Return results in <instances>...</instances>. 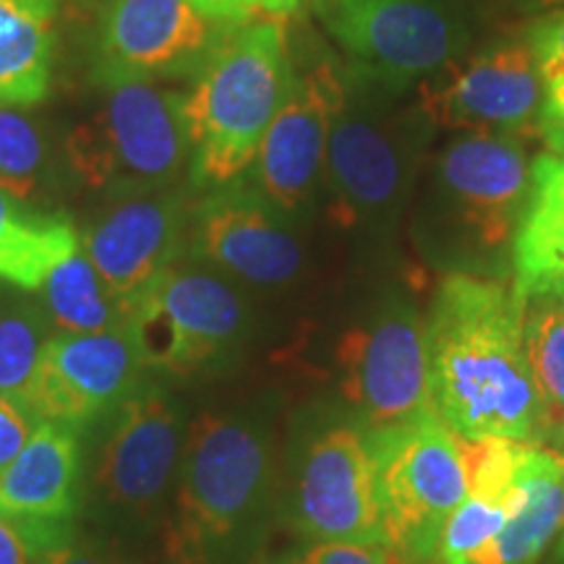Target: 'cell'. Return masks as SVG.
<instances>
[{
	"label": "cell",
	"mask_w": 564,
	"mask_h": 564,
	"mask_svg": "<svg viewBox=\"0 0 564 564\" xmlns=\"http://www.w3.org/2000/svg\"><path fill=\"white\" fill-rule=\"evenodd\" d=\"M436 415L465 440L535 442L546 403L523 343V303L510 288L449 274L426 322Z\"/></svg>",
	"instance_id": "cell-1"
},
{
	"label": "cell",
	"mask_w": 564,
	"mask_h": 564,
	"mask_svg": "<svg viewBox=\"0 0 564 564\" xmlns=\"http://www.w3.org/2000/svg\"><path fill=\"white\" fill-rule=\"evenodd\" d=\"M288 89L282 17L232 24L215 40L192 95L183 97L196 186H225L253 165Z\"/></svg>",
	"instance_id": "cell-2"
},
{
	"label": "cell",
	"mask_w": 564,
	"mask_h": 564,
	"mask_svg": "<svg viewBox=\"0 0 564 564\" xmlns=\"http://www.w3.org/2000/svg\"><path fill=\"white\" fill-rule=\"evenodd\" d=\"M102 89L100 108L68 133V165L84 186L100 192H165L192 152L183 95L154 82H118Z\"/></svg>",
	"instance_id": "cell-3"
},
{
	"label": "cell",
	"mask_w": 564,
	"mask_h": 564,
	"mask_svg": "<svg viewBox=\"0 0 564 564\" xmlns=\"http://www.w3.org/2000/svg\"><path fill=\"white\" fill-rule=\"evenodd\" d=\"M382 514L384 546L408 564L440 560L442 531L468 494L460 442L440 415L366 432Z\"/></svg>",
	"instance_id": "cell-4"
},
{
	"label": "cell",
	"mask_w": 564,
	"mask_h": 564,
	"mask_svg": "<svg viewBox=\"0 0 564 564\" xmlns=\"http://www.w3.org/2000/svg\"><path fill=\"white\" fill-rule=\"evenodd\" d=\"M264 442L246 423L204 413L188 432L167 549L178 564H202L209 546L241 525L262 491Z\"/></svg>",
	"instance_id": "cell-5"
},
{
	"label": "cell",
	"mask_w": 564,
	"mask_h": 564,
	"mask_svg": "<svg viewBox=\"0 0 564 564\" xmlns=\"http://www.w3.org/2000/svg\"><path fill=\"white\" fill-rule=\"evenodd\" d=\"M322 21L352 61L398 84L432 76L470 45L449 0H327Z\"/></svg>",
	"instance_id": "cell-6"
},
{
	"label": "cell",
	"mask_w": 564,
	"mask_h": 564,
	"mask_svg": "<svg viewBox=\"0 0 564 564\" xmlns=\"http://www.w3.org/2000/svg\"><path fill=\"white\" fill-rule=\"evenodd\" d=\"M236 293L212 274L167 267L126 303V335L144 369L199 371L241 333Z\"/></svg>",
	"instance_id": "cell-7"
},
{
	"label": "cell",
	"mask_w": 564,
	"mask_h": 564,
	"mask_svg": "<svg viewBox=\"0 0 564 564\" xmlns=\"http://www.w3.org/2000/svg\"><path fill=\"white\" fill-rule=\"evenodd\" d=\"M343 392L366 423L382 432L434 419L426 327L405 303L352 327L337 345Z\"/></svg>",
	"instance_id": "cell-8"
},
{
	"label": "cell",
	"mask_w": 564,
	"mask_h": 564,
	"mask_svg": "<svg viewBox=\"0 0 564 564\" xmlns=\"http://www.w3.org/2000/svg\"><path fill=\"white\" fill-rule=\"evenodd\" d=\"M421 112L442 129L541 137L544 82L531 45L497 42L434 70L419 87Z\"/></svg>",
	"instance_id": "cell-9"
},
{
	"label": "cell",
	"mask_w": 564,
	"mask_h": 564,
	"mask_svg": "<svg viewBox=\"0 0 564 564\" xmlns=\"http://www.w3.org/2000/svg\"><path fill=\"white\" fill-rule=\"evenodd\" d=\"M295 520L303 535L337 544H384L377 468L356 426H333L316 436L301 465Z\"/></svg>",
	"instance_id": "cell-10"
},
{
	"label": "cell",
	"mask_w": 564,
	"mask_h": 564,
	"mask_svg": "<svg viewBox=\"0 0 564 564\" xmlns=\"http://www.w3.org/2000/svg\"><path fill=\"white\" fill-rule=\"evenodd\" d=\"M141 369L126 329L51 337L26 411L37 423L51 421L82 432L139 390Z\"/></svg>",
	"instance_id": "cell-11"
},
{
	"label": "cell",
	"mask_w": 564,
	"mask_h": 564,
	"mask_svg": "<svg viewBox=\"0 0 564 564\" xmlns=\"http://www.w3.org/2000/svg\"><path fill=\"white\" fill-rule=\"evenodd\" d=\"M212 19L188 0H112L100 30L95 82H154L202 66L215 45Z\"/></svg>",
	"instance_id": "cell-12"
},
{
	"label": "cell",
	"mask_w": 564,
	"mask_h": 564,
	"mask_svg": "<svg viewBox=\"0 0 564 564\" xmlns=\"http://www.w3.org/2000/svg\"><path fill=\"white\" fill-rule=\"evenodd\" d=\"M188 212L183 194H133L79 236L82 251L123 303V312L186 249Z\"/></svg>",
	"instance_id": "cell-13"
},
{
	"label": "cell",
	"mask_w": 564,
	"mask_h": 564,
	"mask_svg": "<svg viewBox=\"0 0 564 564\" xmlns=\"http://www.w3.org/2000/svg\"><path fill=\"white\" fill-rule=\"evenodd\" d=\"M345 105L348 95L333 63H319L291 84L257 154L259 186L280 209H299L312 192L329 131Z\"/></svg>",
	"instance_id": "cell-14"
},
{
	"label": "cell",
	"mask_w": 564,
	"mask_h": 564,
	"mask_svg": "<svg viewBox=\"0 0 564 564\" xmlns=\"http://www.w3.org/2000/svg\"><path fill=\"white\" fill-rule=\"evenodd\" d=\"M525 139L514 133H470L455 139L440 158L444 192L478 243L497 249L512 238L523 217L531 167Z\"/></svg>",
	"instance_id": "cell-15"
},
{
	"label": "cell",
	"mask_w": 564,
	"mask_h": 564,
	"mask_svg": "<svg viewBox=\"0 0 564 564\" xmlns=\"http://www.w3.org/2000/svg\"><path fill=\"white\" fill-rule=\"evenodd\" d=\"M181 421L165 392L139 387L116 408L95 484L105 502L147 512L160 502L178 463Z\"/></svg>",
	"instance_id": "cell-16"
},
{
	"label": "cell",
	"mask_w": 564,
	"mask_h": 564,
	"mask_svg": "<svg viewBox=\"0 0 564 564\" xmlns=\"http://www.w3.org/2000/svg\"><path fill=\"white\" fill-rule=\"evenodd\" d=\"M188 246L194 257L259 285L293 280L303 262L299 241L272 220L262 199L228 183L188 212Z\"/></svg>",
	"instance_id": "cell-17"
},
{
	"label": "cell",
	"mask_w": 564,
	"mask_h": 564,
	"mask_svg": "<svg viewBox=\"0 0 564 564\" xmlns=\"http://www.w3.org/2000/svg\"><path fill=\"white\" fill-rule=\"evenodd\" d=\"M564 528V455L525 442L507 523L468 564H535Z\"/></svg>",
	"instance_id": "cell-18"
},
{
	"label": "cell",
	"mask_w": 564,
	"mask_h": 564,
	"mask_svg": "<svg viewBox=\"0 0 564 564\" xmlns=\"http://www.w3.org/2000/svg\"><path fill=\"white\" fill-rule=\"evenodd\" d=\"M514 299H564V158L549 152L531 165V188L514 238Z\"/></svg>",
	"instance_id": "cell-19"
},
{
	"label": "cell",
	"mask_w": 564,
	"mask_h": 564,
	"mask_svg": "<svg viewBox=\"0 0 564 564\" xmlns=\"http://www.w3.org/2000/svg\"><path fill=\"white\" fill-rule=\"evenodd\" d=\"M79 502V444L61 423H40L17 460L0 474V512L70 520Z\"/></svg>",
	"instance_id": "cell-20"
},
{
	"label": "cell",
	"mask_w": 564,
	"mask_h": 564,
	"mask_svg": "<svg viewBox=\"0 0 564 564\" xmlns=\"http://www.w3.org/2000/svg\"><path fill=\"white\" fill-rule=\"evenodd\" d=\"M327 162L343 207L377 212L390 207L405 186L408 162L398 137L345 105L327 139Z\"/></svg>",
	"instance_id": "cell-21"
},
{
	"label": "cell",
	"mask_w": 564,
	"mask_h": 564,
	"mask_svg": "<svg viewBox=\"0 0 564 564\" xmlns=\"http://www.w3.org/2000/svg\"><path fill=\"white\" fill-rule=\"evenodd\" d=\"M58 0H0V102H42L53 84Z\"/></svg>",
	"instance_id": "cell-22"
},
{
	"label": "cell",
	"mask_w": 564,
	"mask_h": 564,
	"mask_svg": "<svg viewBox=\"0 0 564 564\" xmlns=\"http://www.w3.org/2000/svg\"><path fill=\"white\" fill-rule=\"evenodd\" d=\"M79 249V232L66 215L30 209L0 188V282L40 291L63 259Z\"/></svg>",
	"instance_id": "cell-23"
},
{
	"label": "cell",
	"mask_w": 564,
	"mask_h": 564,
	"mask_svg": "<svg viewBox=\"0 0 564 564\" xmlns=\"http://www.w3.org/2000/svg\"><path fill=\"white\" fill-rule=\"evenodd\" d=\"M42 306L63 335L118 333L126 327L123 303L112 295L82 246L42 282Z\"/></svg>",
	"instance_id": "cell-24"
},
{
	"label": "cell",
	"mask_w": 564,
	"mask_h": 564,
	"mask_svg": "<svg viewBox=\"0 0 564 564\" xmlns=\"http://www.w3.org/2000/svg\"><path fill=\"white\" fill-rule=\"evenodd\" d=\"M523 343L533 379L546 403V432L564 426V299L523 303Z\"/></svg>",
	"instance_id": "cell-25"
},
{
	"label": "cell",
	"mask_w": 564,
	"mask_h": 564,
	"mask_svg": "<svg viewBox=\"0 0 564 564\" xmlns=\"http://www.w3.org/2000/svg\"><path fill=\"white\" fill-rule=\"evenodd\" d=\"M45 345L37 312L21 303L0 306V394L19 403L24 411L30 405Z\"/></svg>",
	"instance_id": "cell-26"
},
{
	"label": "cell",
	"mask_w": 564,
	"mask_h": 564,
	"mask_svg": "<svg viewBox=\"0 0 564 564\" xmlns=\"http://www.w3.org/2000/svg\"><path fill=\"white\" fill-rule=\"evenodd\" d=\"M47 152L40 131L17 108L0 102V188L30 202L45 188Z\"/></svg>",
	"instance_id": "cell-27"
},
{
	"label": "cell",
	"mask_w": 564,
	"mask_h": 564,
	"mask_svg": "<svg viewBox=\"0 0 564 564\" xmlns=\"http://www.w3.org/2000/svg\"><path fill=\"white\" fill-rule=\"evenodd\" d=\"M514 484L507 494L468 491L442 531V564H468L489 541L502 531L512 510Z\"/></svg>",
	"instance_id": "cell-28"
},
{
	"label": "cell",
	"mask_w": 564,
	"mask_h": 564,
	"mask_svg": "<svg viewBox=\"0 0 564 564\" xmlns=\"http://www.w3.org/2000/svg\"><path fill=\"white\" fill-rule=\"evenodd\" d=\"M70 544V520L19 518L0 512V564H45Z\"/></svg>",
	"instance_id": "cell-29"
},
{
	"label": "cell",
	"mask_w": 564,
	"mask_h": 564,
	"mask_svg": "<svg viewBox=\"0 0 564 564\" xmlns=\"http://www.w3.org/2000/svg\"><path fill=\"white\" fill-rule=\"evenodd\" d=\"M531 51L544 82L541 126L564 123V11L552 13L533 26Z\"/></svg>",
	"instance_id": "cell-30"
},
{
	"label": "cell",
	"mask_w": 564,
	"mask_h": 564,
	"mask_svg": "<svg viewBox=\"0 0 564 564\" xmlns=\"http://www.w3.org/2000/svg\"><path fill=\"white\" fill-rule=\"evenodd\" d=\"M288 564H408L403 556L394 554L390 546L377 544H337V541H319L303 549Z\"/></svg>",
	"instance_id": "cell-31"
},
{
	"label": "cell",
	"mask_w": 564,
	"mask_h": 564,
	"mask_svg": "<svg viewBox=\"0 0 564 564\" xmlns=\"http://www.w3.org/2000/svg\"><path fill=\"white\" fill-rule=\"evenodd\" d=\"M37 426L30 411L0 394V474L17 460Z\"/></svg>",
	"instance_id": "cell-32"
},
{
	"label": "cell",
	"mask_w": 564,
	"mask_h": 564,
	"mask_svg": "<svg viewBox=\"0 0 564 564\" xmlns=\"http://www.w3.org/2000/svg\"><path fill=\"white\" fill-rule=\"evenodd\" d=\"M188 3L217 24H243L259 11V0H188Z\"/></svg>",
	"instance_id": "cell-33"
},
{
	"label": "cell",
	"mask_w": 564,
	"mask_h": 564,
	"mask_svg": "<svg viewBox=\"0 0 564 564\" xmlns=\"http://www.w3.org/2000/svg\"><path fill=\"white\" fill-rule=\"evenodd\" d=\"M45 564H121V562H112L108 556L87 552V549H76L74 544L58 549V552L47 556Z\"/></svg>",
	"instance_id": "cell-34"
},
{
	"label": "cell",
	"mask_w": 564,
	"mask_h": 564,
	"mask_svg": "<svg viewBox=\"0 0 564 564\" xmlns=\"http://www.w3.org/2000/svg\"><path fill=\"white\" fill-rule=\"evenodd\" d=\"M541 139H546L549 150L564 158V123L544 126V129H541Z\"/></svg>",
	"instance_id": "cell-35"
},
{
	"label": "cell",
	"mask_w": 564,
	"mask_h": 564,
	"mask_svg": "<svg viewBox=\"0 0 564 564\" xmlns=\"http://www.w3.org/2000/svg\"><path fill=\"white\" fill-rule=\"evenodd\" d=\"M301 0H259V11H267L270 17H288L299 9Z\"/></svg>",
	"instance_id": "cell-36"
},
{
	"label": "cell",
	"mask_w": 564,
	"mask_h": 564,
	"mask_svg": "<svg viewBox=\"0 0 564 564\" xmlns=\"http://www.w3.org/2000/svg\"><path fill=\"white\" fill-rule=\"evenodd\" d=\"M539 6H564V0H533Z\"/></svg>",
	"instance_id": "cell-37"
},
{
	"label": "cell",
	"mask_w": 564,
	"mask_h": 564,
	"mask_svg": "<svg viewBox=\"0 0 564 564\" xmlns=\"http://www.w3.org/2000/svg\"><path fill=\"white\" fill-rule=\"evenodd\" d=\"M556 564H564V535H562V544H560V552H556Z\"/></svg>",
	"instance_id": "cell-38"
},
{
	"label": "cell",
	"mask_w": 564,
	"mask_h": 564,
	"mask_svg": "<svg viewBox=\"0 0 564 564\" xmlns=\"http://www.w3.org/2000/svg\"><path fill=\"white\" fill-rule=\"evenodd\" d=\"M560 436H562V444H564V426L560 429Z\"/></svg>",
	"instance_id": "cell-39"
}]
</instances>
